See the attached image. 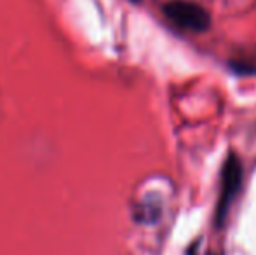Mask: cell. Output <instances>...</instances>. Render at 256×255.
I'll return each instance as SVG.
<instances>
[{
  "label": "cell",
  "instance_id": "obj_1",
  "mask_svg": "<svg viewBox=\"0 0 256 255\" xmlns=\"http://www.w3.org/2000/svg\"><path fill=\"white\" fill-rule=\"evenodd\" d=\"M240 184H242V164L236 156H228L223 166V177H222V192L216 204L214 211V222L218 227H222L225 217L230 210V204L239 194Z\"/></svg>",
  "mask_w": 256,
  "mask_h": 255
},
{
  "label": "cell",
  "instance_id": "obj_2",
  "mask_svg": "<svg viewBox=\"0 0 256 255\" xmlns=\"http://www.w3.org/2000/svg\"><path fill=\"white\" fill-rule=\"evenodd\" d=\"M164 13L178 27L190 32H206L211 25V18L200 6L185 0H171L164 6Z\"/></svg>",
  "mask_w": 256,
  "mask_h": 255
}]
</instances>
